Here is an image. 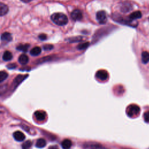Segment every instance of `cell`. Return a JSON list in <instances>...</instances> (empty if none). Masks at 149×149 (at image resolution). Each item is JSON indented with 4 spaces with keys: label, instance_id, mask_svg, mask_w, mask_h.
Segmentation results:
<instances>
[{
    "label": "cell",
    "instance_id": "obj_1",
    "mask_svg": "<svg viewBox=\"0 0 149 149\" xmlns=\"http://www.w3.org/2000/svg\"><path fill=\"white\" fill-rule=\"evenodd\" d=\"M51 19L58 26H64L68 22L67 16L62 13H55L51 16Z\"/></svg>",
    "mask_w": 149,
    "mask_h": 149
},
{
    "label": "cell",
    "instance_id": "obj_2",
    "mask_svg": "<svg viewBox=\"0 0 149 149\" xmlns=\"http://www.w3.org/2000/svg\"><path fill=\"white\" fill-rule=\"evenodd\" d=\"M140 109L139 106L136 105H131L127 107V114L130 117L137 116L140 113Z\"/></svg>",
    "mask_w": 149,
    "mask_h": 149
},
{
    "label": "cell",
    "instance_id": "obj_3",
    "mask_svg": "<svg viewBox=\"0 0 149 149\" xmlns=\"http://www.w3.org/2000/svg\"><path fill=\"white\" fill-rule=\"evenodd\" d=\"M96 19L100 24H105L107 22L106 12L104 10H100L96 13Z\"/></svg>",
    "mask_w": 149,
    "mask_h": 149
},
{
    "label": "cell",
    "instance_id": "obj_4",
    "mask_svg": "<svg viewBox=\"0 0 149 149\" xmlns=\"http://www.w3.org/2000/svg\"><path fill=\"white\" fill-rule=\"evenodd\" d=\"M71 18L74 21H80L83 18V13L80 9L73 10L70 14Z\"/></svg>",
    "mask_w": 149,
    "mask_h": 149
},
{
    "label": "cell",
    "instance_id": "obj_5",
    "mask_svg": "<svg viewBox=\"0 0 149 149\" xmlns=\"http://www.w3.org/2000/svg\"><path fill=\"white\" fill-rule=\"evenodd\" d=\"M95 76L98 79L101 81H104L108 79V73L105 70H99L96 72Z\"/></svg>",
    "mask_w": 149,
    "mask_h": 149
},
{
    "label": "cell",
    "instance_id": "obj_6",
    "mask_svg": "<svg viewBox=\"0 0 149 149\" xmlns=\"http://www.w3.org/2000/svg\"><path fill=\"white\" fill-rule=\"evenodd\" d=\"M132 9V5L129 2H123L120 6V10L123 13H126Z\"/></svg>",
    "mask_w": 149,
    "mask_h": 149
},
{
    "label": "cell",
    "instance_id": "obj_7",
    "mask_svg": "<svg viewBox=\"0 0 149 149\" xmlns=\"http://www.w3.org/2000/svg\"><path fill=\"white\" fill-rule=\"evenodd\" d=\"M36 119L38 121H43L46 118V113L42 111H37L34 113Z\"/></svg>",
    "mask_w": 149,
    "mask_h": 149
},
{
    "label": "cell",
    "instance_id": "obj_8",
    "mask_svg": "<svg viewBox=\"0 0 149 149\" xmlns=\"http://www.w3.org/2000/svg\"><path fill=\"white\" fill-rule=\"evenodd\" d=\"M13 137L17 141H22L25 139V135L20 131H16L13 133Z\"/></svg>",
    "mask_w": 149,
    "mask_h": 149
},
{
    "label": "cell",
    "instance_id": "obj_9",
    "mask_svg": "<svg viewBox=\"0 0 149 149\" xmlns=\"http://www.w3.org/2000/svg\"><path fill=\"white\" fill-rule=\"evenodd\" d=\"M1 40L5 42H9L12 40V36L10 33L8 32H5L1 34Z\"/></svg>",
    "mask_w": 149,
    "mask_h": 149
},
{
    "label": "cell",
    "instance_id": "obj_10",
    "mask_svg": "<svg viewBox=\"0 0 149 149\" xmlns=\"http://www.w3.org/2000/svg\"><path fill=\"white\" fill-rule=\"evenodd\" d=\"M9 11L8 6L2 2H0V16L5 15Z\"/></svg>",
    "mask_w": 149,
    "mask_h": 149
},
{
    "label": "cell",
    "instance_id": "obj_11",
    "mask_svg": "<svg viewBox=\"0 0 149 149\" xmlns=\"http://www.w3.org/2000/svg\"><path fill=\"white\" fill-rule=\"evenodd\" d=\"M141 13L140 11H135L133 13H132L129 16V19L130 20H134L137 19H140L141 17Z\"/></svg>",
    "mask_w": 149,
    "mask_h": 149
},
{
    "label": "cell",
    "instance_id": "obj_12",
    "mask_svg": "<svg viewBox=\"0 0 149 149\" xmlns=\"http://www.w3.org/2000/svg\"><path fill=\"white\" fill-rule=\"evenodd\" d=\"M18 61L22 65H26L29 62V57L26 54H22L19 56Z\"/></svg>",
    "mask_w": 149,
    "mask_h": 149
},
{
    "label": "cell",
    "instance_id": "obj_13",
    "mask_svg": "<svg viewBox=\"0 0 149 149\" xmlns=\"http://www.w3.org/2000/svg\"><path fill=\"white\" fill-rule=\"evenodd\" d=\"M141 61L144 64L149 62V52L147 51H143L141 54Z\"/></svg>",
    "mask_w": 149,
    "mask_h": 149
},
{
    "label": "cell",
    "instance_id": "obj_14",
    "mask_svg": "<svg viewBox=\"0 0 149 149\" xmlns=\"http://www.w3.org/2000/svg\"><path fill=\"white\" fill-rule=\"evenodd\" d=\"M13 58V55H12V54L9 51H6L3 54V56H2V58H3V60L5 61H10Z\"/></svg>",
    "mask_w": 149,
    "mask_h": 149
},
{
    "label": "cell",
    "instance_id": "obj_15",
    "mask_svg": "<svg viewBox=\"0 0 149 149\" xmlns=\"http://www.w3.org/2000/svg\"><path fill=\"white\" fill-rule=\"evenodd\" d=\"M41 52V48L39 47H35L32 48L30 52V54L33 56H37Z\"/></svg>",
    "mask_w": 149,
    "mask_h": 149
},
{
    "label": "cell",
    "instance_id": "obj_16",
    "mask_svg": "<svg viewBox=\"0 0 149 149\" xmlns=\"http://www.w3.org/2000/svg\"><path fill=\"white\" fill-rule=\"evenodd\" d=\"M61 146L63 148H69L72 146V141L69 139H65L62 142Z\"/></svg>",
    "mask_w": 149,
    "mask_h": 149
},
{
    "label": "cell",
    "instance_id": "obj_17",
    "mask_svg": "<svg viewBox=\"0 0 149 149\" xmlns=\"http://www.w3.org/2000/svg\"><path fill=\"white\" fill-rule=\"evenodd\" d=\"M45 145H46V141L44 139H39L38 140H37L36 144V146L38 148H42L45 147Z\"/></svg>",
    "mask_w": 149,
    "mask_h": 149
},
{
    "label": "cell",
    "instance_id": "obj_18",
    "mask_svg": "<svg viewBox=\"0 0 149 149\" xmlns=\"http://www.w3.org/2000/svg\"><path fill=\"white\" fill-rule=\"evenodd\" d=\"M84 147L85 148H102V147L99 144L94 143H86L84 145Z\"/></svg>",
    "mask_w": 149,
    "mask_h": 149
},
{
    "label": "cell",
    "instance_id": "obj_19",
    "mask_svg": "<svg viewBox=\"0 0 149 149\" xmlns=\"http://www.w3.org/2000/svg\"><path fill=\"white\" fill-rule=\"evenodd\" d=\"M29 44H20L17 47V49L21 51L22 52H27L28 51V49L29 48Z\"/></svg>",
    "mask_w": 149,
    "mask_h": 149
},
{
    "label": "cell",
    "instance_id": "obj_20",
    "mask_svg": "<svg viewBox=\"0 0 149 149\" xmlns=\"http://www.w3.org/2000/svg\"><path fill=\"white\" fill-rule=\"evenodd\" d=\"M8 76V73L5 71H1L0 72V83L4 81Z\"/></svg>",
    "mask_w": 149,
    "mask_h": 149
},
{
    "label": "cell",
    "instance_id": "obj_21",
    "mask_svg": "<svg viewBox=\"0 0 149 149\" xmlns=\"http://www.w3.org/2000/svg\"><path fill=\"white\" fill-rule=\"evenodd\" d=\"M82 37L80 36H78V37H72L70 38L69 39H68V41L70 42H79L80 41L82 40Z\"/></svg>",
    "mask_w": 149,
    "mask_h": 149
},
{
    "label": "cell",
    "instance_id": "obj_22",
    "mask_svg": "<svg viewBox=\"0 0 149 149\" xmlns=\"http://www.w3.org/2000/svg\"><path fill=\"white\" fill-rule=\"evenodd\" d=\"M32 146V142L30 140H27L25 141L23 144H22V148L24 149L26 148H29L31 147Z\"/></svg>",
    "mask_w": 149,
    "mask_h": 149
},
{
    "label": "cell",
    "instance_id": "obj_23",
    "mask_svg": "<svg viewBox=\"0 0 149 149\" xmlns=\"http://www.w3.org/2000/svg\"><path fill=\"white\" fill-rule=\"evenodd\" d=\"M88 45H89V43H88V42L81 43V44H80L77 46V48H78L79 49H80V50L84 49H86V48H87Z\"/></svg>",
    "mask_w": 149,
    "mask_h": 149
},
{
    "label": "cell",
    "instance_id": "obj_24",
    "mask_svg": "<svg viewBox=\"0 0 149 149\" xmlns=\"http://www.w3.org/2000/svg\"><path fill=\"white\" fill-rule=\"evenodd\" d=\"M143 117L146 122H149V111H146L144 113Z\"/></svg>",
    "mask_w": 149,
    "mask_h": 149
},
{
    "label": "cell",
    "instance_id": "obj_25",
    "mask_svg": "<svg viewBox=\"0 0 149 149\" xmlns=\"http://www.w3.org/2000/svg\"><path fill=\"white\" fill-rule=\"evenodd\" d=\"M43 48H44V49L45 51H49L53 48V45L51 44H46L44 45Z\"/></svg>",
    "mask_w": 149,
    "mask_h": 149
},
{
    "label": "cell",
    "instance_id": "obj_26",
    "mask_svg": "<svg viewBox=\"0 0 149 149\" xmlns=\"http://www.w3.org/2000/svg\"><path fill=\"white\" fill-rule=\"evenodd\" d=\"M38 37L41 40H45L47 39V36L45 34H41L40 35H39Z\"/></svg>",
    "mask_w": 149,
    "mask_h": 149
},
{
    "label": "cell",
    "instance_id": "obj_27",
    "mask_svg": "<svg viewBox=\"0 0 149 149\" xmlns=\"http://www.w3.org/2000/svg\"><path fill=\"white\" fill-rule=\"evenodd\" d=\"M9 69H14L16 67V64H14V63H10L9 65H8V66H7Z\"/></svg>",
    "mask_w": 149,
    "mask_h": 149
},
{
    "label": "cell",
    "instance_id": "obj_28",
    "mask_svg": "<svg viewBox=\"0 0 149 149\" xmlns=\"http://www.w3.org/2000/svg\"><path fill=\"white\" fill-rule=\"evenodd\" d=\"M22 2H25V3H28V2H30V1H31L32 0H21Z\"/></svg>",
    "mask_w": 149,
    "mask_h": 149
}]
</instances>
